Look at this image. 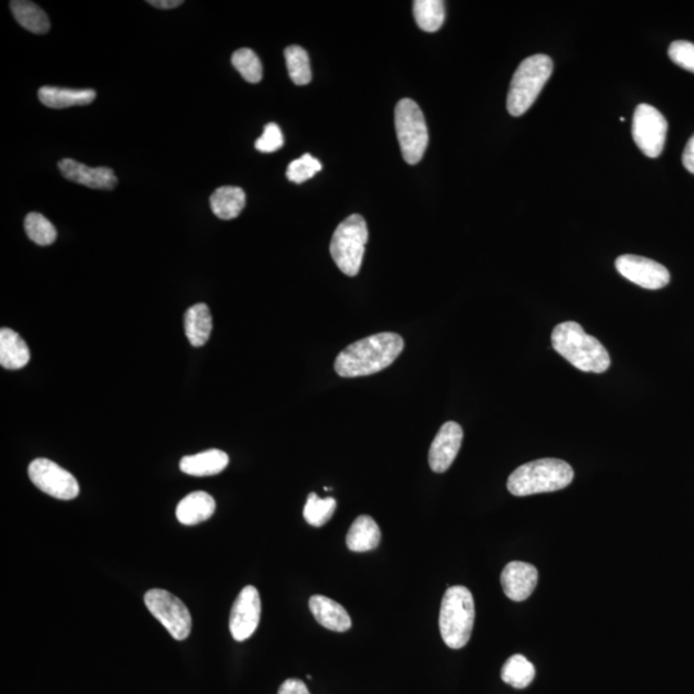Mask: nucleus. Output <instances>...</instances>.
<instances>
[{
  "label": "nucleus",
  "mask_w": 694,
  "mask_h": 694,
  "mask_svg": "<svg viewBox=\"0 0 694 694\" xmlns=\"http://www.w3.org/2000/svg\"><path fill=\"white\" fill-rule=\"evenodd\" d=\"M403 350L404 340L398 333H377L342 350L336 358L335 371L345 378L371 376L390 367Z\"/></svg>",
  "instance_id": "obj_1"
},
{
  "label": "nucleus",
  "mask_w": 694,
  "mask_h": 694,
  "mask_svg": "<svg viewBox=\"0 0 694 694\" xmlns=\"http://www.w3.org/2000/svg\"><path fill=\"white\" fill-rule=\"evenodd\" d=\"M553 349L570 364L587 373L606 372L611 365L610 354L596 337L588 335L579 323L565 322L554 327Z\"/></svg>",
  "instance_id": "obj_2"
},
{
  "label": "nucleus",
  "mask_w": 694,
  "mask_h": 694,
  "mask_svg": "<svg viewBox=\"0 0 694 694\" xmlns=\"http://www.w3.org/2000/svg\"><path fill=\"white\" fill-rule=\"evenodd\" d=\"M574 476L570 464L561 459H538L513 471L509 476L507 488L515 497L552 493L567 488Z\"/></svg>",
  "instance_id": "obj_3"
},
{
  "label": "nucleus",
  "mask_w": 694,
  "mask_h": 694,
  "mask_svg": "<svg viewBox=\"0 0 694 694\" xmlns=\"http://www.w3.org/2000/svg\"><path fill=\"white\" fill-rule=\"evenodd\" d=\"M475 624V601L462 585L446 590L441 602L439 626L446 646L461 650L470 642Z\"/></svg>",
  "instance_id": "obj_4"
},
{
  "label": "nucleus",
  "mask_w": 694,
  "mask_h": 694,
  "mask_svg": "<svg viewBox=\"0 0 694 694\" xmlns=\"http://www.w3.org/2000/svg\"><path fill=\"white\" fill-rule=\"evenodd\" d=\"M553 72V62L545 54H535L521 62L509 87L507 108L509 114L522 116L534 105Z\"/></svg>",
  "instance_id": "obj_5"
},
{
  "label": "nucleus",
  "mask_w": 694,
  "mask_h": 694,
  "mask_svg": "<svg viewBox=\"0 0 694 694\" xmlns=\"http://www.w3.org/2000/svg\"><path fill=\"white\" fill-rule=\"evenodd\" d=\"M367 242L368 228L363 216L351 215L336 228L330 246L331 256L346 276H358Z\"/></svg>",
  "instance_id": "obj_6"
},
{
  "label": "nucleus",
  "mask_w": 694,
  "mask_h": 694,
  "mask_svg": "<svg viewBox=\"0 0 694 694\" xmlns=\"http://www.w3.org/2000/svg\"><path fill=\"white\" fill-rule=\"evenodd\" d=\"M395 128L405 162L418 164L427 150L428 128L425 115L412 99H401L396 105Z\"/></svg>",
  "instance_id": "obj_7"
},
{
  "label": "nucleus",
  "mask_w": 694,
  "mask_h": 694,
  "mask_svg": "<svg viewBox=\"0 0 694 694\" xmlns=\"http://www.w3.org/2000/svg\"><path fill=\"white\" fill-rule=\"evenodd\" d=\"M144 603L175 641H184L192 630L191 612L178 597L164 589L148 590Z\"/></svg>",
  "instance_id": "obj_8"
},
{
  "label": "nucleus",
  "mask_w": 694,
  "mask_h": 694,
  "mask_svg": "<svg viewBox=\"0 0 694 694\" xmlns=\"http://www.w3.org/2000/svg\"><path fill=\"white\" fill-rule=\"evenodd\" d=\"M668 121L657 108L639 105L633 117V138L644 155L657 159L664 151L668 137Z\"/></svg>",
  "instance_id": "obj_9"
},
{
  "label": "nucleus",
  "mask_w": 694,
  "mask_h": 694,
  "mask_svg": "<svg viewBox=\"0 0 694 694\" xmlns=\"http://www.w3.org/2000/svg\"><path fill=\"white\" fill-rule=\"evenodd\" d=\"M29 477L36 488L56 499L71 500L80 493L78 480L49 459L38 458L31 462Z\"/></svg>",
  "instance_id": "obj_10"
},
{
  "label": "nucleus",
  "mask_w": 694,
  "mask_h": 694,
  "mask_svg": "<svg viewBox=\"0 0 694 694\" xmlns=\"http://www.w3.org/2000/svg\"><path fill=\"white\" fill-rule=\"evenodd\" d=\"M615 265L621 276L647 290H660L669 285V270L655 260L637 255H623L616 260Z\"/></svg>",
  "instance_id": "obj_11"
},
{
  "label": "nucleus",
  "mask_w": 694,
  "mask_h": 694,
  "mask_svg": "<svg viewBox=\"0 0 694 694\" xmlns=\"http://www.w3.org/2000/svg\"><path fill=\"white\" fill-rule=\"evenodd\" d=\"M261 617V601L258 589L249 585L241 590L232 607L229 629L234 641H247L256 632Z\"/></svg>",
  "instance_id": "obj_12"
},
{
  "label": "nucleus",
  "mask_w": 694,
  "mask_h": 694,
  "mask_svg": "<svg viewBox=\"0 0 694 694\" xmlns=\"http://www.w3.org/2000/svg\"><path fill=\"white\" fill-rule=\"evenodd\" d=\"M463 440L462 427L457 422H446L432 441L428 463L436 473L448 471L457 458Z\"/></svg>",
  "instance_id": "obj_13"
},
{
  "label": "nucleus",
  "mask_w": 694,
  "mask_h": 694,
  "mask_svg": "<svg viewBox=\"0 0 694 694\" xmlns=\"http://www.w3.org/2000/svg\"><path fill=\"white\" fill-rule=\"evenodd\" d=\"M504 593L515 602H522L533 594L538 584V570L525 562L508 563L500 576Z\"/></svg>",
  "instance_id": "obj_14"
},
{
  "label": "nucleus",
  "mask_w": 694,
  "mask_h": 694,
  "mask_svg": "<svg viewBox=\"0 0 694 694\" xmlns=\"http://www.w3.org/2000/svg\"><path fill=\"white\" fill-rule=\"evenodd\" d=\"M58 168L63 178L81 186L103 191H111L117 186L116 175L110 168H90L72 159L61 160L58 162Z\"/></svg>",
  "instance_id": "obj_15"
},
{
  "label": "nucleus",
  "mask_w": 694,
  "mask_h": 694,
  "mask_svg": "<svg viewBox=\"0 0 694 694\" xmlns=\"http://www.w3.org/2000/svg\"><path fill=\"white\" fill-rule=\"evenodd\" d=\"M309 608L315 620L332 632L345 633L351 628V619L344 607L326 596H313Z\"/></svg>",
  "instance_id": "obj_16"
},
{
  "label": "nucleus",
  "mask_w": 694,
  "mask_h": 694,
  "mask_svg": "<svg viewBox=\"0 0 694 694\" xmlns=\"http://www.w3.org/2000/svg\"><path fill=\"white\" fill-rule=\"evenodd\" d=\"M38 96L44 106L63 110V108L90 105L96 99L97 93L93 89L42 87L39 89Z\"/></svg>",
  "instance_id": "obj_17"
},
{
  "label": "nucleus",
  "mask_w": 694,
  "mask_h": 694,
  "mask_svg": "<svg viewBox=\"0 0 694 694\" xmlns=\"http://www.w3.org/2000/svg\"><path fill=\"white\" fill-rule=\"evenodd\" d=\"M216 504L213 497L205 491H195L180 500L177 518L180 524L191 526L201 524L213 517Z\"/></svg>",
  "instance_id": "obj_18"
},
{
  "label": "nucleus",
  "mask_w": 694,
  "mask_h": 694,
  "mask_svg": "<svg viewBox=\"0 0 694 694\" xmlns=\"http://www.w3.org/2000/svg\"><path fill=\"white\" fill-rule=\"evenodd\" d=\"M229 464L227 453L222 450L211 449L196 455H187L180 461V470L187 475L206 477L218 475Z\"/></svg>",
  "instance_id": "obj_19"
},
{
  "label": "nucleus",
  "mask_w": 694,
  "mask_h": 694,
  "mask_svg": "<svg viewBox=\"0 0 694 694\" xmlns=\"http://www.w3.org/2000/svg\"><path fill=\"white\" fill-rule=\"evenodd\" d=\"M381 542V530L377 522L369 516L356 518L346 536V545L351 552L373 551Z\"/></svg>",
  "instance_id": "obj_20"
},
{
  "label": "nucleus",
  "mask_w": 694,
  "mask_h": 694,
  "mask_svg": "<svg viewBox=\"0 0 694 694\" xmlns=\"http://www.w3.org/2000/svg\"><path fill=\"white\" fill-rule=\"evenodd\" d=\"M30 362V350L17 332L2 328L0 331V364L3 368L21 369Z\"/></svg>",
  "instance_id": "obj_21"
},
{
  "label": "nucleus",
  "mask_w": 694,
  "mask_h": 694,
  "mask_svg": "<svg viewBox=\"0 0 694 694\" xmlns=\"http://www.w3.org/2000/svg\"><path fill=\"white\" fill-rule=\"evenodd\" d=\"M184 331L192 346H204L213 331V317H211L209 306L196 304L189 308L184 315Z\"/></svg>",
  "instance_id": "obj_22"
},
{
  "label": "nucleus",
  "mask_w": 694,
  "mask_h": 694,
  "mask_svg": "<svg viewBox=\"0 0 694 694\" xmlns=\"http://www.w3.org/2000/svg\"><path fill=\"white\" fill-rule=\"evenodd\" d=\"M210 206L219 219H236L246 206L245 191L240 187H220L210 197Z\"/></svg>",
  "instance_id": "obj_23"
},
{
  "label": "nucleus",
  "mask_w": 694,
  "mask_h": 694,
  "mask_svg": "<svg viewBox=\"0 0 694 694\" xmlns=\"http://www.w3.org/2000/svg\"><path fill=\"white\" fill-rule=\"evenodd\" d=\"M11 9L18 24L30 33L43 35L51 30V21H49L47 13L35 3L29 2V0H13Z\"/></svg>",
  "instance_id": "obj_24"
},
{
  "label": "nucleus",
  "mask_w": 694,
  "mask_h": 694,
  "mask_svg": "<svg viewBox=\"0 0 694 694\" xmlns=\"http://www.w3.org/2000/svg\"><path fill=\"white\" fill-rule=\"evenodd\" d=\"M417 25L427 33L440 30L445 21V6L441 0H417L413 3Z\"/></svg>",
  "instance_id": "obj_25"
},
{
  "label": "nucleus",
  "mask_w": 694,
  "mask_h": 694,
  "mask_svg": "<svg viewBox=\"0 0 694 694\" xmlns=\"http://www.w3.org/2000/svg\"><path fill=\"white\" fill-rule=\"evenodd\" d=\"M535 678V668L526 657L513 655L509 657L502 669L504 683L516 689L529 687Z\"/></svg>",
  "instance_id": "obj_26"
},
{
  "label": "nucleus",
  "mask_w": 694,
  "mask_h": 694,
  "mask_svg": "<svg viewBox=\"0 0 694 694\" xmlns=\"http://www.w3.org/2000/svg\"><path fill=\"white\" fill-rule=\"evenodd\" d=\"M288 74L296 85H308L312 81L309 54L300 45H291L285 51Z\"/></svg>",
  "instance_id": "obj_27"
},
{
  "label": "nucleus",
  "mask_w": 694,
  "mask_h": 694,
  "mask_svg": "<svg viewBox=\"0 0 694 694\" xmlns=\"http://www.w3.org/2000/svg\"><path fill=\"white\" fill-rule=\"evenodd\" d=\"M337 508L333 498L322 499L317 494L310 493L304 507V518L309 525L322 527L331 520Z\"/></svg>",
  "instance_id": "obj_28"
},
{
  "label": "nucleus",
  "mask_w": 694,
  "mask_h": 694,
  "mask_svg": "<svg viewBox=\"0 0 694 694\" xmlns=\"http://www.w3.org/2000/svg\"><path fill=\"white\" fill-rule=\"evenodd\" d=\"M27 237L39 246L52 245L57 240V229L44 215L30 213L25 218Z\"/></svg>",
  "instance_id": "obj_29"
},
{
  "label": "nucleus",
  "mask_w": 694,
  "mask_h": 694,
  "mask_svg": "<svg viewBox=\"0 0 694 694\" xmlns=\"http://www.w3.org/2000/svg\"><path fill=\"white\" fill-rule=\"evenodd\" d=\"M232 63L234 69L240 72L243 79L256 84L263 79V65L260 58L252 49L242 48L233 53Z\"/></svg>",
  "instance_id": "obj_30"
},
{
  "label": "nucleus",
  "mask_w": 694,
  "mask_h": 694,
  "mask_svg": "<svg viewBox=\"0 0 694 694\" xmlns=\"http://www.w3.org/2000/svg\"><path fill=\"white\" fill-rule=\"evenodd\" d=\"M321 170V161L315 159L310 153H305L300 159L294 160L288 165L287 178L290 182L301 184L312 179Z\"/></svg>",
  "instance_id": "obj_31"
},
{
  "label": "nucleus",
  "mask_w": 694,
  "mask_h": 694,
  "mask_svg": "<svg viewBox=\"0 0 694 694\" xmlns=\"http://www.w3.org/2000/svg\"><path fill=\"white\" fill-rule=\"evenodd\" d=\"M670 60L675 65L694 74V44L686 40H678L669 47Z\"/></svg>",
  "instance_id": "obj_32"
},
{
  "label": "nucleus",
  "mask_w": 694,
  "mask_h": 694,
  "mask_svg": "<svg viewBox=\"0 0 694 694\" xmlns=\"http://www.w3.org/2000/svg\"><path fill=\"white\" fill-rule=\"evenodd\" d=\"M285 144L282 130L277 124L270 123L264 128L263 135L256 141V150L263 153H272L281 150Z\"/></svg>",
  "instance_id": "obj_33"
},
{
  "label": "nucleus",
  "mask_w": 694,
  "mask_h": 694,
  "mask_svg": "<svg viewBox=\"0 0 694 694\" xmlns=\"http://www.w3.org/2000/svg\"><path fill=\"white\" fill-rule=\"evenodd\" d=\"M278 694H310V692L303 680L291 678L282 684Z\"/></svg>",
  "instance_id": "obj_34"
},
{
  "label": "nucleus",
  "mask_w": 694,
  "mask_h": 694,
  "mask_svg": "<svg viewBox=\"0 0 694 694\" xmlns=\"http://www.w3.org/2000/svg\"><path fill=\"white\" fill-rule=\"evenodd\" d=\"M682 160L684 168H686L689 173L694 174V134L689 138L687 146L684 148Z\"/></svg>",
  "instance_id": "obj_35"
},
{
  "label": "nucleus",
  "mask_w": 694,
  "mask_h": 694,
  "mask_svg": "<svg viewBox=\"0 0 694 694\" xmlns=\"http://www.w3.org/2000/svg\"><path fill=\"white\" fill-rule=\"evenodd\" d=\"M150 6L159 9H173L182 6L183 0H148Z\"/></svg>",
  "instance_id": "obj_36"
}]
</instances>
